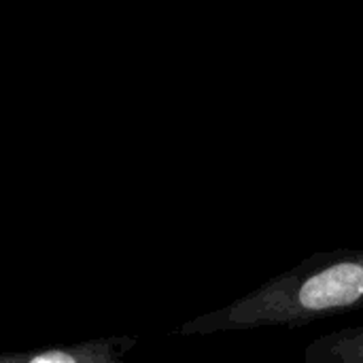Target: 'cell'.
<instances>
[{"label":"cell","mask_w":363,"mask_h":363,"mask_svg":"<svg viewBox=\"0 0 363 363\" xmlns=\"http://www.w3.org/2000/svg\"><path fill=\"white\" fill-rule=\"evenodd\" d=\"M363 311V247L315 253L223 308L183 323L181 336L298 330Z\"/></svg>","instance_id":"1"},{"label":"cell","mask_w":363,"mask_h":363,"mask_svg":"<svg viewBox=\"0 0 363 363\" xmlns=\"http://www.w3.org/2000/svg\"><path fill=\"white\" fill-rule=\"evenodd\" d=\"M306 363H363V325L342 328L315 338L306 351Z\"/></svg>","instance_id":"3"},{"label":"cell","mask_w":363,"mask_h":363,"mask_svg":"<svg viewBox=\"0 0 363 363\" xmlns=\"http://www.w3.org/2000/svg\"><path fill=\"white\" fill-rule=\"evenodd\" d=\"M132 347V340H100L74 347H55L40 353L28 355H0V362H30V363H113L121 357L125 349Z\"/></svg>","instance_id":"2"}]
</instances>
